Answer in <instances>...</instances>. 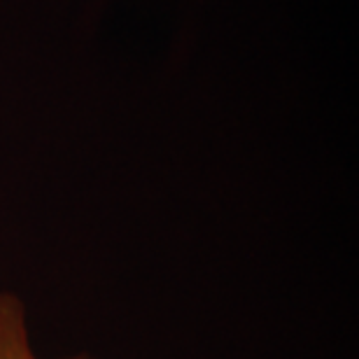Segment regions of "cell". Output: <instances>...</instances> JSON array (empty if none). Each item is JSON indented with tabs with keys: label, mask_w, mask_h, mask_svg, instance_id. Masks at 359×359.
Instances as JSON below:
<instances>
[{
	"label": "cell",
	"mask_w": 359,
	"mask_h": 359,
	"mask_svg": "<svg viewBox=\"0 0 359 359\" xmlns=\"http://www.w3.org/2000/svg\"><path fill=\"white\" fill-rule=\"evenodd\" d=\"M0 359H40L28 341L24 306L14 294H0ZM66 359H89L84 355Z\"/></svg>",
	"instance_id": "obj_1"
}]
</instances>
